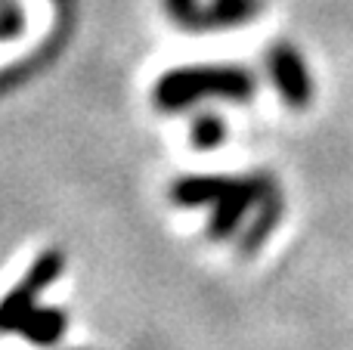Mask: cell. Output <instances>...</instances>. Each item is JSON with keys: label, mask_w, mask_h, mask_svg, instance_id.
<instances>
[{"label": "cell", "mask_w": 353, "mask_h": 350, "mask_svg": "<svg viewBox=\"0 0 353 350\" xmlns=\"http://www.w3.org/2000/svg\"><path fill=\"white\" fill-rule=\"evenodd\" d=\"M171 198L183 208H211V227L208 233L214 239H230L232 233L245 227L248 214H261L282 202V192L270 174H251V177H205L189 174L174 180Z\"/></svg>", "instance_id": "1"}, {"label": "cell", "mask_w": 353, "mask_h": 350, "mask_svg": "<svg viewBox=\"0 0 353 350\" xmlns=\"http://www.w3.org/2000/svg\"><path fill=\"white\" fill-rule=\"evenodd\" d=\"M257 93V81L248 68L239 65H192L174 68L161 74L155 84V105L161 112H183L205 96L226 103H251Z\"/></svg>", "instance_id": "2"}, {"label": "cell", "mask_w": 353, "mask_h": 350, "mask_svg": "<svg viewBox=\"0 0 353 350\" xmlns=\"http://www.w3.org/2000/svg\"><path fill=\"white\" fill-rule=\"evenodd\" d=\"M165 10L186 31H226L261 16L263 0H165Z\"/></svg>", "instance_id": "3"}, {"label": "cell", "mask_w": 353, "mask_h": 350, "mask_svg": "<svg viewBox=\"0 0 353 350\" xmlns=\"http://www.w3.org/2000/svg\"><path fill=\"white\" fill-rule=\"evenodd\" d=\"M62 267H65V258H62L56 248L37 254L34 264H31L28 273H25V279L3 298V301H0V335L19 332L22 320L37 307V295L47 291L50 285L59 279Z\"/></svg>", "instance_id": "4"}, {"label": "cell", "mask_w": 353, "mask_h": 350, "mask_svg": "<svg viewBox=\"0 0 353 350\" xmlns=\"http://www.w3.org/2000/svg\"><path fill=\"white\" fill-rule=\"evenodd\" d=\"M267 68L270 81H273L276 93L282 96V103L288 109H307L313 99V78L307 68L304 56L298 53V47L292 43H276L267 53Z\"/></svg>", "instance_id": "5"}, {"label": "cell", "mask_w": 353, "mask_h": 350, "mask_svg": "<svg viewBox=\"0 0 353 350\" xmlns=\"http://www.w3.org/2000/svg\"><path fill=\"white\" fill-rule=\"evenodd\" d=\"M65 313L56 307H34L28 316L22 320V326H19V335L22 338H28L31 344L37 347H53L62 341V335H65Z\"/></svg>", "instance_id": "6"}, {"label": "cell", "mask_w": 353, "mask_h": 350, "mask_svg": "<svg viewBox=\"0 0 353 350\" xmlns=\"http://www.w3.org/2000/svg\"><path fill=\"white\" fill-rule=\"evenodd\" d=\"M189 140H192V146L199 152H211V149H217L226 140V121L220 115H214V112H205V115H199L192 121Z\"/></svg>", "instance_id": "7"}]
</instances>
